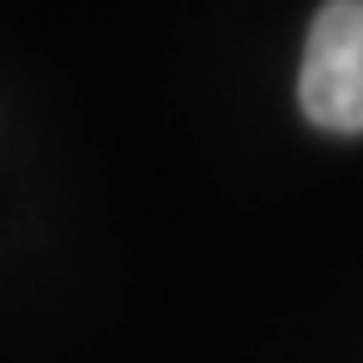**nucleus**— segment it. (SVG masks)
Segmentation results:
<instances>
[{
    "label": "nucleus",
    "instance_id": "nucleus-1",
    "mask_svg": "<svg viewBox=\"0 0 363 363\" xmlns=\"http://www.w3.org/2000/svg\"><path fill=\"white\" fill-rule=\"evenodd\" d=\"M298 101L303 116L323 131H363V0H338L313 16Z\"/></svg>",
    "mask_w": 363,
    "mask_h": 363
}]
</instances>
